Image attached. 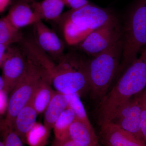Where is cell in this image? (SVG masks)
<instances>
[{
	"mask_svg": "<svg viewBox=\"0 0 146 146\" xmlns=\"http://www.w3.org/2000/svg\"><path fill=\"white\" fill-rule=\"evenodd\" d=\"M143 53L145 54H146V47L145 48V50H144L143 51Z\"/></svg>",
	"mask_w": 146,
	"mask_h": 146,
	"instance_id": "cell-33",
	"label": "cell"
},
{
	"mask_svg": "<svg viewBox=\"0 0 146 146\" xmlns=\"http://www.w3.org/2000/svg\"><path fill=\"white\" fill-rule=\"evenodd\" d=\"M141 108V129L144 141L146 143V94L145 90L139 95Z\"/></svg>",
	"mask_w": 146,
	"mask_h": 146,
	"instance_id": "cell-23",
	"label": "cell"
},
{
	"mask_svg": "<svg viewBox=\"0 0 146 146\" xmlns=\"http://www.w3.org/2000/svg\"><path fill=\"white\" fill-rule=\"evenodd\" d=\"M5 17L18 30L24 27L34 25L40 21L29 3L23 0H19L12 6Z\"/></svg>",
	"mask_w": 146,
	"mask_h": 146,
	"instance_id": "cell-12",
	"label": "cell"
},
{
	"mask_svg": "<svg viewBox=\"0 0 146 146\" xmlns=\"http://www.w3.org/2000/svg\"><path fill=\"white\" fill-rule=\"evenodd\" d=\"M101 133L108 146H146L145 142L112 123L101 126Z\"/></svg>",
	"mask_w": 146,
	"mask_h": 146,
	"instance_id": "cell-11",
	"label": "cell"
},
{
	"mask_svg": "<svg viewBox=\"0 0 146 146\" xmlns=\"http://www.w3.org/2000/svg\"><path fill=\"white\" fill-rule=\"evenodd\" d=\"M65 5V0H43L33 2L31 7L41 21H58Z\"/></svg>",
	"mask_w": 146,
	"mask_h": 146,
	"instance_id": "cell-14",
	"label": "cell"
},
{
	"mask_svg": "<svg viewBox=\"0 0 146 146\" xmlns=\"http://www.w3.org/2000/svg\"><path fill=\"white\" fill-rule=\"evenodd\" d=\"M1 132L4 146H24L23 141L13 128L8 127L4 124Z\"/></svg>",
	"mask_w": 146,
	"mask_h": 146,
	"instance_id": "cell-21",
	"label": "cell"
},
{
	"mask_svg": "<svg viewBox=\"0 0 146 146\" xmlns=\"http://www.w3.org/2000/svg\"><path fill=\"white\" fill-rule=\"evenodd\" d=\"M68 106L66 95L56 92L45 110L44 126L47 130L50 132L55 123Z\"/></svg>",
	"mask_w": 146,
	"mask_h": 146,
	"instance_id": "cell-15",
	"label": "cell"
},
{
	"mask_svg": "<svg viewBox=\"0 0 146 146\" xmlns=\"http://www.w3.org/2000/svg\"><path fill=\"white\" fill-rule=\"evenodd\" d=\"M50 131L44 126L36 123L27 136V144L29 146H44L49 137Z\"/></svg>",
	"mask_w": 146,
	"mask_h": 146,
	"instance_id": "cell-20",
	"label": "cell"
},
{
	"mask_svg": "<svg viewBox=\"0 0 146 146\" xmlns=\"http://www.w3.org/2000/svg\"><path fill=\"white\" fill-rule=\"evenodd\" d=\"M7 94L4 90L0 91V114H3L7 109Z\"/></svg>",
	"mask_w": 146,
	"mask_h": 146,
	"instance_id": "cell-26",
	"label": "cell"
},
{
	"mask_svg": "<svg viewBox=\"0 0 146 146\" xmlns=\"http://www.w3.org/2000/svg\"><path fill=\"white\" fill-rule=\"evenodd\" d=\"M88 61L81 55L70 52L63 54L49 68L52 84L57 92L65 95L78 94L90 89Z\"/></svg>",
	"mask_w": 146,
	"mask_h": 146,
	"instance_id": "cell-2",
	"label": "cell"
},
{
	"mask_svg": "<svg viewBox=\"0 0 146 146\" xmlns=\"http://www.w3.org/2000/svg\"><path fill=\"white\" fill-rule=\"evenodd\" d=\"M123 33L118 75L121 74L137 59L140 50L146 46V0H142L131 12Z\"/></svg>",
	"mask_w": 146,
	"mask_h": 146,
	"instance_id": "cell-6",
	"label": "cell"
},
{
	"mask_svg": "<svg viewBox=\"0 0 146 146\" xmlns=\"http://www.w3.org/2000/svg\"><path fill=\"white\" fill-rule=\"evenodd\" d=\"M5 83L2 76H0V91L3 90L4 88Z\"/></svg>",
	"mask_w": 146,
	"mask_h": 146,
	"instance_id": "cell-29",
	"label": "cell"
},
{
	"mask_svg": "<svg viewBox=\"0 0 146 146\" xmlns=\"http://www.w3.org/2000/svg\"><path fill=\"white\" fill-rule=\"evenodd\" d=\"M116 19L106 9L88 3L61 15L63 35L70 45H78L92 32Z\"/></svg>",
	"mask_w": 146,
	"mask_h": 146,
	"instance_id": "cell-3",
	"label": "cell"
},
{
	"mask_svg": "<svg viewBox=\"0 0 146 146\" xmlns=\"http://www.w3.org/2000/svg\"><path fill=\"white\" fill-rule=\"evenodd\" d=\"M68 137L89 146H100L96 132L89 130L76 117L69 128Z\"/></svg>",
	"mask_w": 146,
	"mask_h": 146,
	"instance_id": "cell-16",
	"label": "cell"
},
{
	"mask_svg": "<svg viewBox=\"0 0 146 146\" xmlns=\"http://www.w3.org/2000/svg\"><path fill=\"white\" fill-rule=\"evenodd\" d=\"M23 50L26 57L25 70L22 78L10 93L4 120L5 125L10 128H13L16 116L31 100L38 86L45 79L51 77L44 66Z\"/></svg>",
	"mask_w": 146,
	"mask_h": 146,
	"instance_id": "cell-4",
	"label": "cell"
},
{
	"mask_svg": "<svg viewBox=\"0 0 146 146\" xmlns=\"http://www.w3.org/2000/svg\"><path fill=\"white\" fill-rule=\"evenodd\" d=\"M10 1L11 0H0V13L4 11Z\"/></svg>",
	"mask_w": 146,
	"mask_h": 146,
	"instance_id": "cell-28",
	"label": "cell"
},
{
	"mask_svg": "<svg viewBox=\"0 0 146 146\" xmlns=\"http://www.w3.org/2000/svg\"><path fill=\"white\" fill-rule=\"evenodd\" d=\"M122 35L115 19L92 32L78 45L82 50L94 57L115 44L122 38Z\"/></svg>",
	"mask_w": 146,
	"mask_h": 146,
	"instance_id": "cell-7",
	"label": "cell"
},
{
	"mask_svg": "<svg viewBox=\"0 0 146 146\" xmlns=\"http://www.w3.org/2000/svg\"><path fill=\"white\" fill-rule=\"evenodd\" d=\"M0 146H4L3 141H1V140H0Z\"/></svg>",
	"mask_w": 146,
	"mask_h": 146,
	"instance_id": "cell-32",
	"label": "cell"
},
{
	"mask_svg": "<svg viewBox=\"0 0 146 146\" xmlns=\"http://www.w3.org/2000/svg\"><path fill=\"white\" fill-rule=\"evenodd\" d=\"M51 77L45 79L36 89L31 101L38 115L44 111L55 92L51 86Z\"/></svg>",
	"mask_w": 146,
	"mask_h": 146,
	"instance_id": "cell-17",
	"label": "cell"
},
{
	"mask_svg": "<svg viewBox=\"0 0 146 146\" xmlns=\"http://www.w3.org/2000/svg\"><path fill=\"white\" fill-rule=\"evenodd\" d=\"M65 5L72 9H77L89 3L88 0H65Z\"/></svg>",
	"mask_w": 146,
	"mask_h": 146,
	"instance_id": "cell-25",
	"label": "cell"
},
{
	"mask_svg": "<svg viewBox=\"0 0 146 146\" xmlns=\"http://www.w3.org/2000/svg\"><path fill=\"white\" fill-rule=\"evenodd\" d=\"M23 1L28 3H31L32 2H33L35 1L36 0H23Z\"/></svg>",
	"mask_w": 146,
	"mask_h": 146,
	"instance_id": "cell-31",
	"label": "cell"
},
{
	"mask_svg": "<svg viewBox=\"0 0 146 146\" xmlns=\"http://www.w3.org/2000/svg\"><path fill=\"white\" fill-rule=\"evenodd\" d=\"M26 66V55L22 48L8 47L2 68L4 81L3 90L10 93L23 75Z\"/></svg>",
	"mask_w": 146,
	"mask_h": 146,
	"instance_id": "cell-8",
	"label": "cell"
},
{
	"mask_svg": "<svg viewBox=\"0 0 146 146\" xmlns=\"http://www.w3.org/2000/svg\"><path fill=\"white\" fill-rule=\"evenodd\" d=\"M22 40V35L20 30L0 31L1 44L11 45L16 42H21Z\"/></svg>",
	"mask_w": 146,
	"mask_h": 146,
	"instance_id": "cell-22",
	"label": "cell"
},
{
	"mask_svg": "<svg viewBox=\"0 0 146 146\" xmlns=\"http://www.w3.org/2000/svg\"><path fill=\"white\" fill-rule=\"evenodd\" d=\"M146 88V54L142 53L101 100L98 110V124L101 126L111 122L127 102Z\"/></svg>",
	"mask_w": 146,
	"mask_h": 146,
	"instance_id": "cell-1",
	"label": "cell"
},
{
	"mask_svg": "<svg viewBox=\"0 0 146 146\" xmlns=\"http://www.w3.org/2000/svg\"><path fill=\"white\" fill-rule=\"evenodd\" d=\"M141 108L139 95L132 97L123 105L111 122L144 141L141 129Z\"/></svg>",
	"mask_w": 146,
	"mask_h": 146,
	"instance_id": "cell-9",
	"label": "cell"
},
{
	"mask_svg": "<svg viewBox=\"0 0 146 146\" xmlns=\"http://www.w3.org/2000/svg\"><path fill=\"white\" fill-rule=\"evenodd\" d=\"M66 95L68 99V106L74 110L76 117L84 123L89 130L95 132L82 102L79 95L78 94H73Z\"/></svg>",
	"mask_w": 146,
	"mask_h": 146,
	"instance_id": "cell-19",
	"label": "cell"
},
{
	"mask_svg": "<svg viewBox=\"0 0 146 146\" xmlns=\"http://www.w3.org/2000/svg\"><path fill=\"white\" fill-rule=\"evenodd\" d=\"M145 91L146 94V88L145 89Z\"/></svg>",
	"mask_w": 146,
	"mask_h": 146,
	"instance_id": "cell-34",
	"label": "cell"
},
{
	"mask_svg": "<svg viewBox=\"0 0 146 146\" xmlns=\"http://www.w3.org/2000/svg\"><path fill=\"white\" fill-rule=\"evenodd\" d=\"M4 121L1 120V118H0V131L2 132L3 128L4 126Z\"/></svg>",
	"mask_w": 146,
	"mask_h": 146,
	"instance_id": "cell-30",
	"label": "cell"
},
{
	"mask_svg": "<svg viewBox=\"0 0 146 146\" xmlns=\"http://www.w3.org/2000/svg\"><path fill=\"white\" fill-rule=\"evenodd\" d=\"M37 114L31 100L18 113L13 125V129L27 144V136L36 123Z\"/></svg>",
	"mask_w": 146,
	"mask_h": 146,
	"instance_id": "cell-13",
	"label": "cell"
},
{
	"mask_svg": "<svg viewBox=\"0 0 146 146\" xmlns=\"http://www.w3.org/2000/svg\"><path fill=\"white\" fill-rule=\"evenodd\" d=\"M34 41L52 59L57 61L64 53V46L57 34L40 20L33 25Z\"/></svg>",
	"mask_w": 146,
	"mask_h": 146,
	"instance_id": "cell-10",
	"label": "cell"
},
{
	"mask_svg": "<svg viewBox=\"0 0 146 146\" xmlns=\"http://www.w3.org/2000/svg\"><path fill=\"white\" fill-rule=\"evenodd\" d=\"M76 117L74 110L68 106L62 112L53 127L55 138L61 139L68 137V129Z\"/></svg>",
	"mask_w": 146,
	"mask_h": 146,
	"instance_id": "cell-18",
	"label": "cell"
},
{
	"mask_svg": "<svg viewBox=\"0 0 146 146\" xmlns=\"http://www.w3.org/2000/svg\"><path fill=\"white\" fill-rule=\"evenodd\" d=\"M123 39L88 61L90 90L95 99L101 100L117 76L121 59Z\"/></svg>",
	"mask_w": 146,
	"mask_h": 146,
	"instance_id": "cell-5",
	"label": "cell"
},
{
	"mask_svg": "<svg viewBox=\"0 0 146 146\" xmlns=\"http://www.w3.org/2000/svg\"><path fill=\"white\" fill-rule=\"evenodd\" d=\"M11 45L0 44V67L2 66L5 59L7 49Z\"/></svg>",
	"mask_w": 146,
	"mask_h": 146,
	"instance_id": "cell-27",
	"label": "cell"
},
{
	"mask_svg": "<svg viewBox=\"0 0 146 146\" xmlns=\"http://www.w3.org/2000/svg\"><path fill=\"white\" fill-rule=\"evenodd\" d=\"M51 146H89L85 144L75 141L67 137L63 139H56L55 138Z\"/></svg>",
	"mask_w": 146,
	"mask_h": 146,
	"instance_id": "cell-24",
	"label": "cell"
}]
</instances>
